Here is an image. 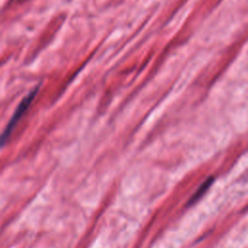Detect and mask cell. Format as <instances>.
Masks as SVG:
<instances>
[{
    "instance_id": "obj_1",
    "label": "cell",
    "mask_w": 248,
    "mask_h": 248,
    "mask_svg": "<svg viewBox=\"0 0 248 248\" xmlns=\"http://www.w3.org/2000/svg\"><path fill=\"white\" fill-rule=\"evenodd\" d=\"M39 90V86H36L33 90H31L22 100L21 102L18 104L16 109L15 110V113L13 114L12 118L10 119L9 123L7 124L2 136H1V144L4 145L6 143V141L8 140L10 135L12 134L14 128L16 127V125L17 124V122L19 121V119L21 118V116L23 115V113L27 110V108H29V106L31 105V103L33 102L34 98L36 97L37 93Z\"/></svg>"
},
{
    "instance_id": "obj_2",
    "label": "cell",
    "mask_w": 248,
    "mask_h": 248,
    "mask_svg": "<svg viewBox=\"0 0 248 248\" xmlns=\"http://www.w3.org/2000/svg\"><path fill=\"white\" fill-rule=\"evenodd\" d=\"M213 180H214V178L212 177V176H210V177H208L205 181H203L202 183V185L198 188V190L195 192V194L190 198V200L188 201V202H187V206H191V205H193L194 203H196L204 194H205V192L209 189V187L211 186V184L213 183Z\"/></svg>"
}]
</instances>
